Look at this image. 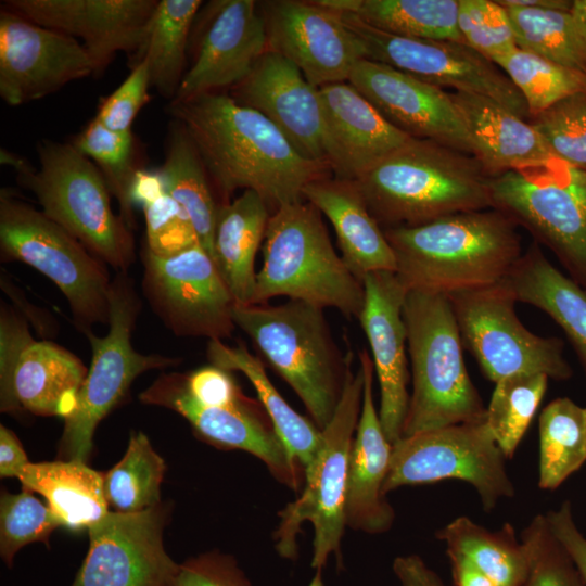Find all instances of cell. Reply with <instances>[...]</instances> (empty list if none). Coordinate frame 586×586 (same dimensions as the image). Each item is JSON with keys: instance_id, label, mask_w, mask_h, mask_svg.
<instances>
[{"instance_id": "obj_1", "label": "cell", "mask_w": 586, "mask_h": 586, "mask_svg": "<svg viewBox=\"0 0 586 586\" xmlns=\"http://www.w3.org/2000/svg\"><path fill=\"white\" fill-rule=\"evenodd\" d=\"M167 111L188 132L225 198L252 190L276 209L305 201L304 188L330 169L302 157L267 117L230 95L174 100Z\"/></svg>"}, {"instance_id": "obj_2", "label": "cell", "mask_w": 586, "mask_h": 586, "mask_svg": "<svg viewBox=\"0 0 586 586\" xmlns=\"http://www.w3.org/2000/svg\"><path fill=\"white\" fill-rule=\"evenodd\" d=\"M517 227L504 213L488 208L383 231L395 255V273L407 291L448 296L506 279L522 255Z\"/></svg>"}, {"instance_id": "obj_3", "label": "cell", "mask_w": 586, "mask_h": 586, "mask_svg": "<svg viewBox=\"0 0 586 586\" xmlns=\"http://www.w3.org/2000/svg\"><path fill=\"white\" fill-rule=\"evenodd\" d=\"M489 179L473 155L410 138L355 181L384 230L492 208Z\"/></svg>"}, {"instance_id": "obj_4", "label": "cell", "mask_w": 586, "mask_h": 586, "mask_svg": "<svg viewBox=\"0 0 586 586\" xmlns=\"http://www.w3.org/2000/svg\"><path fill=\"white\" fill-rule=\"evenodd\" d=\"M232 319L322 431L342 398L354 359L352 352H340L323 309L297 300L280 305L235 303Z\"/></svg>"}, {"instance_id": "obj_5", "label": "cell", "mask_w": 586, "mask_h": 586, "mask_svg": "<svg viewBox=\"0 0 586 586\" xmlns=\"http://www.w3.org/2000/svg\"><path fill=\"white\" fill-rule=\"evenodd\" d=\"M0 155L48 217L116 272H128L136 260L132 230L113 212L110 189L91 160L72 143L50 139L37 144L39 168L7 150Z\"/></svg>"}, {"instance_id": "obj_6", "label": "cell", "mask_w": 586, "mask_h": 586, "mask_svg": "<svg viewBox=\"0 0 586 586\" xmlns=\"http://www.w3.org/2000/svg\"><path fill=\"white\" fill-rule=\"evenodd\" d=\"M403 316L412 385L403 437L484 421L486 407L467 371L448 296L409 290Z\"/></svg>"}, {"instance_id": "obj_7", "label": "cell", "mask_w": 586, "mask_h": 586, "mask_svg": "<svg viewBox=\"0 0 586 586\" xmlns=\"http://www.w3.org/2000/svg\"><path fill=\"white\" fill-rule=\"evenodd\" d=\"M278 296L358 319L364 283L335 252L321 213L309 202L285 204L270 215L252 304Z\"/></svg>"}, {"instance_id": "obj_8", "label": "cell", "mask_w": 586, "mask_h": 586, "mask_svg": "<svg viewBox=\"0 0 586 586\" xmlns=\"http://www.w3.org/2000/svg\"><path fill=\"white\" fill-rule=\"evenodd\" d=\"M364 392L361 368H348L344 391L337 408L322 430V445L314 462L305 470L301 495L278 512L273 533L275 548L280 557L295 560L297 536L304 523L314 527V570L308 586H324L323 570L331 556L342 566L341 545L345 533V498L349 454L358 424Z\"/></svg>"}, {"instance_id": "obj_9", "label": "cell", "mask_w": 586, "mask_h": 586, "mask_svg": "<svg viewBox=\"0 0 586 586\" xmlns=\"http://www.w3.org/2000/svg\"><path fill=\"white\" fill-rule=\"evenodd\" d=\"M0 259L27 264L50 279L84 334L94 324H107L112 284L107 265L8 188L0 191Z\"/></svg>"}, {"instance_id": "obj_10", "label": "cell", "mask_w": 586, "mask_h": 586, "mask_svg": "<svg viewBox=\"0 0 586 586\" xmlns=\"http://www.w3.org/2000/svg\"><path fill=\"white\" fill-rule=\"evenodd\" d=\"M142 302L128 272L112 278L109 330L104 336L87 331L91 365L78 396L75 411L65 419L60 440V456L87 462L93 448L98 424L128 394L135 380L144 372L180 364L177 357L143 354L131 343Z\"/></svg>"}, {"instance_id": "obj_11", "label": "cell", "mask_w": 586, "mask_h": 586, "mask_svg": "<svg viewBox=\"0 0 586 586\" xmlns=\"http://www.w3.org/2000/svg\"><path fill=\"white\" fill-rule=\"evenodd\" d=\"M492 208L547 246L586 291V171L553 157L489 179Z\"/></svg>"}, {"instance_id": "obj_12", "label": "cell", "mask_w": 586, "mask_h": 586, "mask_svg": "<svg viewBox=\"0 0 586 586\" xmlns=\"http://www.w3.org/2000/svg\"><path fill=\"white\" fill-rule=\"evenodd\" d=\"M506 459L485 420L404 436L393 444L383 492L455 479L469 483L491 512L514 495Z\"/></svg>"}, {"instance_id": "obj_13", "label": "cell", "mask_w": 586, "mask_h": 586, "mask_svg": "<svg viewBox=\"0 0 586 586\" xmlns=\"http://www.w3.org/2000/svg\"><path fill=\"white\" fill-rule=\"evenodd\" d=\"M462 343L494 383L520 373L569 380L573 370L559 337L532 333L519 320L517 298L504 283L448 295Z\"/></svg>"}, {"instance_id": "obj_14", "label": "cell", "mask_w": 586, "mask_h": 586, "mask_svg": "<svg viewBox=\"0 0 586 586\" xmlns=\"http://www.w3.org/2000/svg\"><path fill=\"white\" fill-rule=\"evenodd\" d=\"M88 368L67 348L35 340L25 317L0 305V410L67 419Z\"/></svg>"}, {"instance_id": "obj_15", "label": "cell", "mask_w": 586, "mask_h": 586, "mask_svg": "<svg viewBox=\"0 0 586 586\" xmlns=\"http://www.w3.org/2000/svg\"><path fill=\"white\" fill-rule=\"evenodd\" d=\"M335 12L361 41L367 60L390 65L442 89L489 98L520 118L528 119L526 102L510 78L464 42L402 37L378 29L352 13Z\"/></svg>"}, {"instance_id": "obj_16", "label": "cell", "mask_w": 586, "mask_h": 586, "mask_svg": "<svg viewBox=\"0 0 586 586\" xmlns=\"http://www.w3.org/2000/svg\"><path fill=\"white\" fill-rule=\"evenodd\" d=\"M142 294L176 336L224 341L235 330V304L212 256L195 245L170 257L142 246Z\"/></svg>"}, {"instance_id": "obj_17", "label": "cell", "mask_w": 586, "mask_h": 586, "mask_svg": "<svg viewBox=\"0 0 586 586\" xmlns=\"http://www.w3.org/2000/svg\"><path fill=\"white\" fill-rule=\"evenodd\" d=\"M139 399L179 413L200 438L218 448L253 455L291 489L304 486V469L289 454L258 399L244 396L227 406L202 405L190 396L179 372L161 373Z\"/></svg>"}, {"instance_id": "obj_18", "label": "cell", "mask_w": 586, "mask_h": 586, "mask_svg": "<svg viewBox=\"0 0 586 586\" xmlns=\"http://www.w3.org/2000/svg\"><path fill=\"white\" fill-rule=\"evenodd\" d=\"M169 509L109 511L88 528L89 548L71 586H174L179 564L163 534Z\"/></svg>"}, {"instance_id": "obj_19", "label": "cell", "mask_w": 586, "mask_h": 586, "mask_svg": "<svg viewBox=\"0 0 586 586\" xmlns=\"http://www.w3.org/2000/svg\"><path fill=\"white\" fill-rule=\"evenodd\" d=\"M93 73L95 65L76 38L1 7L0 95L9 105L42 99Z\"/></svg>"}, {"instance_id": "obj_20", "label": "cell", "mask_w": 586, "mask_h": 586, "mask_svg": "<svg viewBox=\"0 0 586 586\" xmlns=\"http://www.w3.org/2000/svg\"><path fill=\"white\" fill-rule=\"evenodd\" d=\"M268 50L292 64L316 88L347 81L366 59L358 37L340 15L317 1L276 0L259 4Z\"/></svg>"}, {"instance_id": "obj_21", "label": "cell", "mask_w": 586, "mask_h": 586, "mask_svg": "<svg viewBox=\"0 0 586 586\" xmlns=\"http://www.w3.org/2000/svg\"><path fill=\"white\" fill-rule=\"evenodd\" d=\"M200 22L192 64L176 101L231 89L268 51L265 20L254 0L212 1Z\"/></svg>"}, {"instance_id": "obj_22", "label": "cell", "mask_w": 586, "mask_h": 586, "mask_svg": "<svg viewBox=\"0 0 586 586\" xmlns=\"http://www.w3.org/2000/svg\"><path fill=\"white\" fill-rule=\"evenodd\" d=\"M395 128L474 156L449 92L390 65L362 59L347 80Z\"/></svg>"}, {"instance_id": "obj_23", "label": "cell", "mask_w": 586, "mask_h": 586, "mask_svg": "<svg viewBox=\"0 0 586 586\" xmlns=\"http://www.w3.org/2000/svg\"><path fill=\"white\" fill-rule=\"evenodd\" d=\"M362 283L365 302L358 320L368 340L379 381V418L393 445L403 437L410 399L407 331L403 316L408 291L394 271L370 272Z\"/></svg>"}, {"instance_id": "obj_24", "label": "cell", "mask_w": 586, "mask_h": 586, "mask_svg": "<svg viewBox=\"0 0 586 586\" xmlns=\"http://www.w3.org/2000/svg\"><path fill=\"white\" fill-rule=\"evenodd\" d=\"M230 97L267 117L302 157L330 167L319 88L285 58L268 50Z\"/></svg>"}, {"instance_id": "obj_25", "label": "cell", "mask_w": 586, "mask_h": 586, "mask_svg": "<svg viewBox=\"0 0 586 586\" xmlns=\"http://www.w3.org/2000/svg\"><path fill=\"white\" fill-rule=\"evenodd\" d=\"M158 0H4L2 8L74 38L103 71L117 52L136 53Z\"/></svg>"}, {"instance_id": "obj_26", "label": "cell", "mask_w": 586, "mask_h": 586, "mask_svg": "<svg viewBox=\"0 0 586 586\" xmlns=\"http://www.w3.org/2000/svg\"><path fill=\"white\" fill-rule=\"evenodd\" d=\"M364 375L360 416L353 441L346 480V525L367 534L391 530L395 511L383 492L392 447L373 398L374 367L366 348L358 353Z\"/></svg>"}, {"instance_id": "obj_27", "label": "cell", "mask_w": 586, "mask_h": 586, "mask_svg": "<svg viewBox=\"0 0 586 586\" xmlns=\"http://www.w3.org/2000/svg\"><path fill=\"white\" fill-rule=\"evenodd\" d=\"M329 165L356 180L410 139L390 124L348 81L319 88Z\"/></svg>"}, {"instance_id": "obj_28", "label": "cell", "mask_w": 586, "mask_h": 586, "mask_svg": "<svg viewBox=\"0 0 586 586\" xmlns=\"http://www.w3.org/2000/svg\"><path fill=\"white\" fill-rule=\"evenodd\" d=\"M303 195L330 220L341 257L360 281L370 272L396 271L393 250L355 180L323 177L308 183Z\"/></svg>"}, {"instance_id": "obj_29", "label": "cell", "mask_w": 586, "mask_h": 586, "mask_svg": "<svg viewBox=\"0 0 586 586\" xmlns=\"http://www.w3.org/2000/svg\"><path fill=\"white\" fill-rule=\"evenodd\" d=\"M449 94L474 146V157L489 178L556 157L527 120L494 100L457 91Z\"/></svg>"}, {"instance_id": "obj_30", "label": "cell", "mask_w": 586, "mask_h": 586, "mask_svg": "<svg viewBox=\"0 0 586 586\" xmlns=\"http://www.w3.org/2000/svg\"><path fill=\"white\" fill-rule=\"evenodd\" d=\"M268 204L255 191L245 190L217 211L213 258L237 304H252L255 257L270 218Z\"/></svg>"}, {"instance_id": "obj_31", "label": "cell", "mask_w": 586, "mask_h": 586, "mask_svg": "<svg viewBox=\"0 0 586 586\" xmlns=\"http://www.w3.org/2000/svg\"><path fill=\"white\" fill-rule=\"evenodd\" d=\"M502 282L517 302L543 310L564 331L586 374V291L557 269L536 242Z\"/></svg>"}, {"instance_id": "obj_32", "label": "cell", "mask_w": 586, "mask_h": 586, "mask_svg": "<svg viewBox=\"0 0 586 586\" xmlns=\"http://www.w3.org/2000/svg\"><path fill=\"white\" fill-rule=\"evenodd\" d=\"M18 480L22 488L42 495L61 525L68 530H88L110 511L104 473L85 461L30 462Z\"/></svg>"}, {"instance_id": "obj_33", "label": "cell", "mask_w": 586, "mask_h": 586, "mask_svg": "<svg viewBox=\"0 0 586 586\" xmlns=\"http://www.w3.org/2000/svg\"><path fill=\"white\" fill-rule=\"evenodd\" d=\"M206 357L212 365L239 371L250 381L278 436L305 471L322 445V431L288 404L268 378L262 359L251 354L242 341L228 346L218 340L208 341Z\"/></svg>"}, {"instance_id": "obj_34", "label": "cell", "mask_w": 586, "mask_h": 586, "mask_svg": "<svg viewBox=\"0 0 586 586\" xmlns=\"http://www.w3.org/2000/svg\"><path fill=\"white\" fill-rule=\"evenodd\" d=\"M200 0H158L140 47L129 56L133 68L148 62L151 87L174 100L184 76L187 50Z\"/></svg>"}, {"instance_id": "obj_35", "label": "cell", "mask_w": 586, "mask_h": 586, "mask_svg": "<svg viewBox=\"0 0 586 586\" xmlns=\"http://www.w3.org/2000/svg\"><path fill=\"white\" fill-rule=\"evenodd\" d=\"M156 171L165 192L188 213L201 246L213 258L219 204L215 202L207 171L195 145L176 120L169 127L164 163Z\"/></svg>"}, {"instance_id": "obj_36", "label": "cell", "mask_w": 586, "mask_h": 586, "mask_svg": "<svg viewBox=\"0 0 586 586\" xmlns=\"http://www.w3.org/2000/svg\"><path fill=\"white\" fill-rule=\"evenodd\" d=\"M317 3L352 13L393 35L463 42L458 29L459 0H317Z\"/></svg>"}, {"instance_id": "obj_37", "label": "cell", "mask_w": 586, "mask_h": 586, "mask_svg": "<svg viewBox=\"0 0 586 586\" xmlns=\"http://www.w3.org/2000/svg\"><path fill=\"white\" fill-rule=\"evenodd\" d=\"M436 536L446 544V551L466 557L496 586L525 585L528 552L511 524L506 523L492 532L468 517H459L441 528Z\"/></svg>"}, {"instance_id": "obj_38", "label": "cell", "mask_w": 586, "mask_h": 586, "mask_svg": "<svg viewBox=\"0 0 586 586\" xmlns=\"http://www.w3.org/2000/svg\"><path fill=\"white\" fill-rule=\"evenodd\" d=\"M538 428V486L555 489L586 461L585 407L556 398L540 412Z\"/></svg>"}, {"instance_id": "obj_39", "label": "cell", "mask_w": 586, "mask_h": 586, "mask_svg": "<svg viewBox=\"0 0 586 586\" xmlns=\"http://www.w3.org/2000/svg\"><path fill=\"white\" fill-rule=\"evenodd\" d=\"M166 464L148 436L132 432L123 458L104 473V495L113 511L133 513L160 505Z\"/></svg>"}, {"instance_id": "obj_40", "label": "cell", "mask_w": 586, "mask_h": 586, "mask_svg": "<svg viewBox=\"0 0 586 586\" xmlns=\"http://www.w3.org/2000/svg\"><path fill=\"white\" fill-rule=\"evenodd\" d=\"M504 8L519 49L586 74V42L569 12L517 5Z\"/></svg>"}, {"instance_id": "obj_41", "label": "cell", "mask_w": 586, "mask_h": 586, "mask_svg": "<svg viewBox=\"0 0 586 586\" xmlns=\"http://www.w3.org/2000/svg\"><path fill=\"white\" fill-rule=\"evenodd\" d=\"M72 144L100 169L111 194L118 201L120 217L133 230L136 219L131 193L141 168L137 164L132 131H113L94 117L73 139Z\"/></svg>"}, {"instance_id": "obj_42", "label": "cell", "mask_w": 586, "mask_h": 586, "mask_svg": "<svg viewBox=\"0 0 586 586\" xmlns=\"http://www.w3.org/2000/svg\"><path fill=\"white\" fill-rule=\"evenodd\" d=\"M544 373H520L495 383L485 422L507 459L513 457L547 391Z\"/></svg>"}, {"instance_id": "obj_43", "label": "cell", "mask_w": 586, "mask_h": 586, "mask_svg": "<svg viewBox=\"0 0 586 586\" xmlns=\"http://www.w3.org/2000/svg\"><path fill=\"white\" fill-rule=\"evenodd\" d=\"M522 93L530 116L560 100L586 92V74L517 49L499 64Z\"/></svg>"}, {"instance_id": "obj_44", "label": "cell", "mask_w": 586, "mask_h": 586, "mask_svg": "<svg viewBox=\"0 0 586 586\" xmlns=\"http://www.w3.org/2000/svg\"><path fill=\"white\" fill-rule=\"evenodd\" d=\"M62 526L48 505L37 499L33 492L7 491L0 497V556L11 568L16 552L24 546L42 542L49 547L51 533Z\"/></svg>"}, {"instance_id": "obj_45", "label": "cell", "mask_w": 586, "mask_h": 586, "mask_svg": "<svg viewBox=\"0 0 586 586\" xmlns=\"http://www.w3.org/2000/svg\"><path fill=\"white\" fill-rule=\"evenodd\" d=\"M527 122L557 158L586 171V92L566 97Z\"/></svg>"}, {"instance_id": "obj_46", "label": "cell", "mask_w": 586, "mask_h": 586, "mask_svg": "<svg viewBox=\"0 0 586 586\" xmlns=\"http://www.w3.org/2000/svg\"><path fill=\"white\" fill-rule=\"evenodd\" d=\"M458 29L466 44L497 66L519 49L509 14L496 0H459Z\"/></svg>"}, {"instance_id": "obj_47", "label": "cell", "mask_w": 586, "mask_h": 586, "mask_svg": "<svg viewBox=\"0 0 586 586\" xmlns=\"http://www.w3.org/2000/svg\"><path fill=\"white\" fill-rule=\"evenodd\" d=\"M521 540L530 558L524 586H586L566 550L550 531L545 514L531 521Z\"/></svg>"}, {"instance_id": "obj_48", "label": "cell", "mask_w": 586, "mask_h": 586, "mask_svg": "<svg viewBox=\"0 0 586 586\" xmlns=\"http://www.w3.org/2000/svg\"><path fill=\"white\" fill-rule=\"evenodd\" d=\"M145 219L143 246L160 257H170L201 245L184 208L165 190L140 204Z\"/></svg>"}, {"instance_id": "obj_49", "label": "cell", "mask_w": 586, "mask_h": 586, "mask_svg": "<svg viewBox=\"0 0 586 586\" xmlns=\"http://www.w3.org/2000/svg\"><path fill=\"white\" fill-rule=\"evenodd\" d=\"M151 87L148 62L141 61L109 97L100 102L95 118L113 131H130L131 125L149 100Z\"/></svg>"}, {"instance_id": "obj_50", "label": "cell", "mask_w": 586, "mask_h": 586, "mask_svg": "<svg viewBox=\"0 0 586 586\" xmlns=\"http://www.w3.org/2000/svg\"><path fill=\"white\" fill-rule=\"evenodd\" d=\"M174 586H253L237 560L217 550L179 564Z\"/></svg>"}, {"instance_id": "obj_51", "label": "cell", "mask_w": 586, "mask_h": 586, "mask_svg": "<svg viewBox=\"0 0 586 586\" xmlns=\"http://www.w3.org/2000/svg\"><path fill=\"white\" fill-rule=\"evenodd\" d=\"M181 374L190 396L202 405L227 406L245 396L231 372L218 366L211 364Z\"/></svg>"}, {"instance_id": "obj_52", "label": "cell", "mask_w": 586, "mask_h": 586, "mask_svg": "<svg viewBox=\"0 0 586 586\" xmlns=\"http://www.w3.org/2000/svg\"><path fill=\"white\" fill-rule=\"evenodd\" d=\"M545 515L550 531L566 550L586 585V538L574 521L571 502L563 501L558 509Z\"/></svg>"}, {"instance_id": "obj_53", "label": "cell", "mask_w": 586, "mask_h": 586, "mask_svg": "<svg viewBox=\"0 0 586 586\" xmlns=\"http://www.w3.org/2000/svg\"><path fill=\"white\" fill-rule=\"evenodd\" d=\"M392 568L400 586H446L418 555L398 556L394 559Z\"/></svg>"}, {"instance_id": "obj_54", "label": "cell", "mask_w": 586, "mask_h": 586, "mask_svg": "<svg viewBox=\"0 0 586 586\" xmlns=\"http://www.w3.org/2000/svg\"><path fill=\"white\" fill-rule=\"evenodd\" d=\"M30 463L26 453L10 429L0 425V475L1 477H16L23 473Z\"/></svg>"}, {"instance_id": "obj_55", "label": "cell", "mask_w": 586, "mask_h": 586, "mask_svg": "<svg viewBox=\"0 0 586 586\" xmlns=\"http://www.w3.org/2000/svg\"><path fill=\"white\" fill-rule=\"evenodd\" d=\"M0 286L12 302L14 301L16 307L20 308L17 310L30 322L38 334L40 333L42 336H46L55 331V323L52 317L47 311L39 310V308L33 304H29L22 293L23 291L15 286L11 280L4 276L3 271H1L0 276Z\"/></svg>"}, {"instance_id": "obj_56", "label": "cell", "mask_w": 586, "mask_h": 586, "mask_svg": "<svg viewBox=\"0 0 586 586\" xmlns=\"http://www.w3.org/2000/svg\"><path fill=\"white\" fill-rule=\"evenodd\" d=\"M451 576L456 586H496L484 573L466 557L447 551Z\"/></svg>"}, {"instance_id": "obj_57", "label": "cell", "mask_w": 586, "mask_h": 586, "mask_svg": "<svg viewBox=\"0 0 586 586\" xmlns=\"http://www.w3.org/2000/svg\"><path fill=\"white\" fill-rule=\"evenodd\" d=\"M502 7H526L535 9H546L570 12L572 2L570 0H496Z\"/></svg>"}, {"instance_id": "obj_58", "label": "cell", "mask_w": 586, "mask_h": 586, "mask_svg": "<svg viewBox=\"0 0 586 586\" xmlns=\"http://www.w3.org/2000/svg\"><path fill=\"white\" fill-rule=\"evenodd\" d=\"M569 14L577 33L586 42V0H573Z\"/></svg>"}, {"instance_id": "obj_59", "label": "cell", "mask_w": 586, "mask_h": 586, "mask_svg": "<svg viewBox=\"0 0 586 586\" xmlns=\"http://www.w3.org/2000/svg\"><path fill=\"white\" fill-rule=\"evenodd\" d=\"M585 416H586V407H585Z\"/></svg>"}]
</instances>
